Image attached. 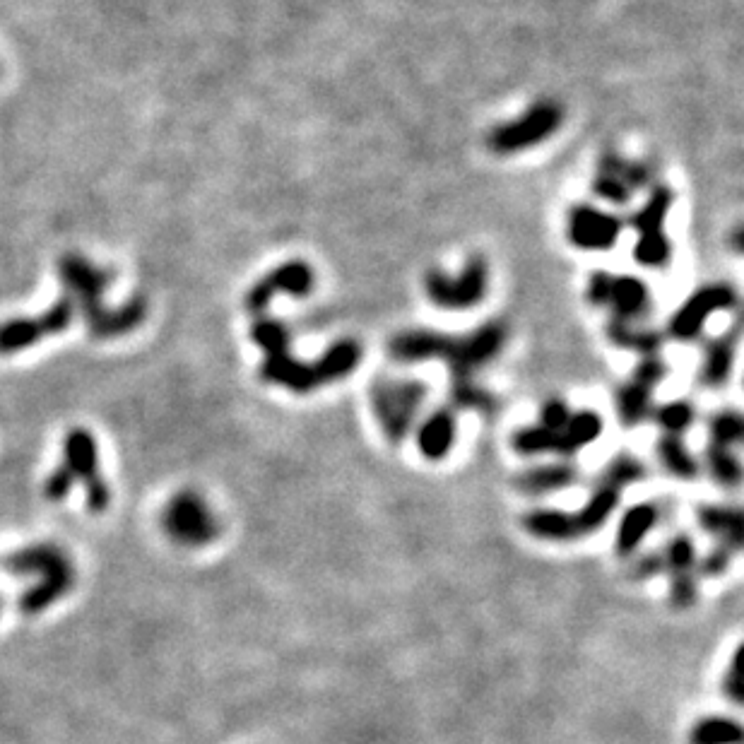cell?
<instances>
[{
  "label": "cell",
  "instance_id": "obj_1",
  "mask_svg": "<svg viewBox=\"0 0 744 744\" xmlns=\"http://www.w3.org/2000/svg\"><path fill=\"white\" fill-rule=\"evenodd\" d=\"M58 277H61L66 294L75 301V309L85 318L87 333L94 340H114L133 333L147 316V301L143 297H131L116 309L104 304V294L109 289L114 273L99 268L82 253H66L58 261Z\"/></svg>",
  "mask_w": 744,
  "mask_h": 744
},
{
  "label": "cell",
  "instance_id": "obj_2",
  "mask_svg": "<svg viewBox=\"0 0 744 744\" xmlns=\"http://www.w3.org/2000/svg\"><path fill=\"white\" fill-rule=\"evenodd\" d=\"M509 330L504 323H484L475 333L453 338V335L431 333V330H405L391 340V354L400 362H427L444 359L453 381L472 379L477 369L504 350Z\"/></svg>",
  "mask_w": 744,
  "mask_h": 744
},
{
  "label": "cell",
  "instance_id": "obj_3",
  "mask_svg": "<svg viewBox=\"0 0 744 744\" xmlns=\"http://www.w3.org/2000/svg\"><path fill=\"white\" fill-rule=\"evenodd\" d=\"M369 398L383 434L388 436L391 444H400L410 434L412 424L422 410L427 386L415 379H376Z\"/></svg>",
  "mask_w": 744,
  "mask_h": 744
},
{
  "label": "cell",
  "instance_id": "obj_4",
  "mask_svg": "<svg viewBox=\"0 0 744 744\" xmlns=\"http://www.w3.org/2000/svg\"><path fill=\"white\" fill-rule=\"evenodd\" d=\"M162 530L181 547H205L220 535V521L196 489H181L162 509Z\"/></svg>",
  "mask_w": 744,
  "mask_h": 744
},
{
  "label": "cell",
  "instance_id": "obj_5",
  "mask_svg": "<svg viewBox=\"0 0 744 744\" xmlns=\"http://www.w3.org/2000/svg\"><path fill=\"white\" fill-rule=\"evenodd\" d=\"M75 316H78L75 301L68 294H63L61 299L53 301L49 309L41 311L39 316L8 318V321L0 323V357L25 352L44 338L66 333L70 323L75 321Z\"/></svg>",
  "mask_w": 744,
  "mask_h": 744
},
{
  "label": "cell",
  "instance_id": "obj_6",
  "mask_svg": "<svg viewBox=\"0 0 744 744\" xmlns=\"http://www.w3.org/2000/svg\"><path fill=\"white\" fill-rule=\"evenodd\" d=\"M564 121V111L557 102H537L530 106L521 118L509 123H501L489 133L487 145L496 155H513V152L528 150L545 143L559 131Z\"/></svg>",
  "mask_w": 744,
  "mask_h": 744
},
{
  "label": "cell",
  "instance_id": "obj_7",
  "mask_svg": "<svg viewBox=\"0 0 744 744\" xmlns=\"http://www.w3.org/2000/svg\"><path fill=\"white\" fill-rule=\"evenodd\" d=\"M489 287V268L487 261L480 256H472L460 275H446L441 270H431L424 277V289L431 304L448 311H465L480 304Z\"/></svg>",
  "mask_w": 744,
  "mask_h": 744
},
{
  "label": "cell",
  "instance_id": "obj_8",
  "mask_svg": "<svg viewBox=\"0 0 744 744\" xmlns=\"http://www.w3.org/2000/svg\"><path fill=\"white\" fill-rule=\"evenodd\" d=\"M314 270L301 261H289L280 268H275L273 273H268L256 282L246 292L244 306L251 314H263L268 309V304L273 301L277 294H287V297H306L314 289Z\"/></svg>",
  "mask_w": 744,
  "mask_h": 744
},
{
  "label": "cell",
  "instance_id": "obj_9",
  "mask_svg": "<svg viewBox=\"0 0 744 744\" xmlns=\"http://www.w3.org/2000/svg\"><path fill=\"white\" fill-rule=\"evenodd\" d=\"M737 304V294L730 285H708L694 292L692 297L679 306V311L672 316L670 333L677 340H692L701 333L704 323L716 311L732 309Z\"/></svg>",
  "mask_w": 744,
  "mask_h": 744
},
{
  "label": "cell",
  "instance_id": "obj_10",
  "mask_svg": "<svg viewBox=\"0 0 744 744\" xmlns=\"http://www.w3.org/2000/svg\"><path fill=\"white\" fill-rule=\"evenodd\" d=\"M622 220L610 212H602L590 205H578L569 212V241L581 251H607L617 244L622 234Z\"/></svg>",
  "mask_w": 744,
  "mask_h": 744
},
{
  "label": "cell",
  "instance_id": "obj_11",
  "mask_svg": "<svg viewBox=\"0 0 744 744\" xmlns=\"http://www.w3.org/2000/svg\"><path fill=\"white\" fill-rule=\"evenodd\" d=\"M261 376L263 381L275 383V386H282L294 393H311L328 383L326 371H323L318 359L316 362H299L289 350L268 354L261 364Z\"/></svg>",
  "mask_w": 744,
  "mask_h": 744
},
{
  "label": "cell",
  "instance_id": "obj_12",
  "mask_svg": "<svg viewBox=\"0 0 744 744\" xmlns=\"http://www.w3.org/2000/svg\"><path fill=\"white\" fill-rule=\"evenodd\" d=\"M68 564L73 562H70L66 549L53 545V542H37V545L15 549V552L0 557V569L17 578L49 576L51 571L63 569Z\"/></svg>",
  "mask_w": 744,
  "mask_h": 744
},
{
  "label": "cell",
  "instance_id": "obj_13",
  "mask_svg": "<svg viewBox=\"0 0 744 744\" xmlns=\"http://www.w3.org/2000/svg\"><path fill=\"white\" fill-rule=\"evenodd\" d=\"M63 465L73 472L75 482H82L85 489L104 480L102 470H99L97 439L90 429L75 427L68 431L66 439H63Z\"/></svg>",
  "mask_w": 744,
  "mask_h": 744
},
{
  "label": "cell",
  "instance_id": "obj_14",
  "mask_svg": "<svg viewBox=\"0 0 744 744\" xmlns=\"http://www.w3.org/2000/svg\"><path fill=\"white\" fill-rule=\"evenodd\" d=\"M73 586H75V566L68 564V566H63V569L51 571L49 576L37 578V583L29 586L25 593H22L17 607H20V612L25 614V617H37V614L46 612L49 607L56 605L58 600L66 598L70 590H73Z\"/></svg>",
  "mask_w": 744,
  "mask_h": 744
},
{
  "label": "cell",
  "instance_id": "obj_15",
  "mask_svg": "<svg viewBox=\"0 0 744 744\" xmlns=\"http://www.w3.org/2000/svg\"><path fill=\"white\" fill-rule=\"evenodd\" d=\"M456 436V415H453V410L444 407V410L431 412L422 422V427L417 429V446L422 456H427L429 460H441L448 456V451L456 444Z\"/></svg>",
  "mask_w": 744,
  "mask_h": 744
},
{
  "label": "cell",
  "instance_id": "obj_16",
  "mask_svg": "<svg viewBox=\"0 0 744 744\" xmlns=\"http://www.w3.org/2000/svg\"><path fill=\"white\" fill-rule=\"evenodd\" d=\"M648 304H651V292L643 285L639 277L631 275H612L610 294H607V304L614 311V318L622 321H634L646 314Z\"/></svg>",
  "mask_w": 744,
  "mask_h": 744
},
{
  "label": "cell",
  "instance_id": "obj_17",
  "mask_svg": "<svg viewBox=\"0 0 744 744\" xmlns=\"http://www.w3.org/2000/svg\"><path fill=\"white\" fill-rule=\"evenodd\" d=\"M578 480V470L569 463H552L530 468L513 477V484L525 494H549L571 487Z\"/></svg>",
  "mask_w": 744,
  "mask_h": 744
},
{
  "label": "cell",
  "instance_id": "obj_18",
  "mask_svg": "<svg viewBox=\"0 0 744 744\" xmlns=\"http://www.w3.org/2000/svg\"><path fill=\"white\" fill-rule=\"evenodd\" d=\"M617 506H619V489L607 487V484H598V489H595V494L590 496L588 504L583 506L581 511L571 513V525H574L576 540L578 537L600 530Z\"/></svg>",
  "mask_w": 744,
  "mask_h": 744
},
{
  "label": "cell",
  "instance_id": "obj_19",
  "mask_svg": "<svg viewBox=\"0 0 744 744\" xmlns=\"http://www.w3.org/2000/svg\"><path fill=\"white\" fill-rule=\"evenodd\" d=\"M696 521H699L701 530L706 533L718 535L723 540V545H730L732 549L740 552L742 547V513L735 506H699L696 511Z\"/></svg>",
  "mask_w": 744,
  "mask_h": 744
},
{
  "label": "cell",
  "instance_id": "obj_20",
  "mask_svg": "<svg viewBox=\"0 0 744 744\" xmlns=\"http://www.w3.org/2000/svg\"><path fill=\"white\" fill-rule=\"evenodd\" d=\"M660 513L653 504H636L624 513L617 528V552L629 557L636 547L641 545L646 533H651L658 523Z\"/></svg>",
  "mask_w": 744,
  "mask_h": 744
},
{
  "label": "cell",
  "instance_id": "obj_21",
  "mask_svg": "<svg viewBox=\"0 0 744 744\" xmlns=\"http://www.w3.org/2000/svg\"><path fill=\"white\" fill-rule=\"evenodd\" d=\"M602 434V417L598 412H571L564 429L557 431L559 436V456H574L593 444Z\"/></svg>",
  "mask_w": 744,
  "mask_h": 744
},
{
  "label": "cell",
  "instance_id": "obj_22",
  "mask_svg": "<svg viewBox=\"0 0 744 744\" xmlns=\"http://www.w3.org/2000/svg\"><path fill=\"white\" fill-rule=\"evenodd\" d=\"M735 342V335H725V338L713 340L706 347L704 364H701L699 371V381L704 386L720 388L730 379L732 364H735Z\"/></svg>",
  "mask_w": 744,
  "mask_h": 744
},
{
  "label": "cell",
  "instance_id": "obj_23",
  "mask_svg": "<svg viewBox=\"0 0 744 744\" xmlns=\"http://www.w3.org/2000/svg\"><path fill=\"white\" fill-rule=\"evenodd\" d=\"M523 528L537 540L552 542H569L576 540L574 525H571V513L554 511V509H537L523 516Z\"/></svg>",
  "mask_w": 744,
  "mask_h": 744
},
{
  "label": "cell",
  "instance_id": "obj_24",
  "mask_svg": "<svg viewBox=\"0 0 744 744\" xmlns=\"http://www.w3.org/2000/svg\"><path fill=\"white\" fill-rule=\"evenodd\" d=\"M658 458L672 475L679 480H696L699 477V460L692 456L682 436L663 434L658 441Z\"/></svg>",
  "mask_w": 744,
  "mask_h": 744
},
{
  "label": "cell",
  "instance_id": "obj_25",
  "mask_svg": "<svg viewBox=\"0 0 744 744\" xmlns=\"http://www.w3.org/2000/svg\"><path fill=\"white\" fill-rule=\"evenodd\" d=\"M619 164H622V157L614 155V152L602 157L598 176H595V193H598L600 198L610 200V203L622 205L631 198L634 188H631L627 179L622 176V169H619Z\"/></svg>",
  "mask_w": 744,
  "mask_h": 744
},
{
  "label": "cell",
  "instance_id": "obj_26",
  "mask_svg": "<svg viewBox=\"0 0 744 744\" xmlns=\"http://www.w3.org/2000/svg\"><path fill=\"white\" fill-rule=\"evenodd\" d=\"M651 395L653 388L631 379L624 383L617 393V412L624 427H639L643 419L651 412Z\"/></svg>",
  "mask_w": 744,
  "mask_h": 744
},
{
  "label": "cell",
  "instance_id": "obj_27",
  "mask_svg": "<svg viewBox=\"0 0 744 744\" xmlns=\"http://www.w3.org/2000/svg\"><path fill=\"white\" fill-rule=\"evenodd\" d=\"M670 208H672V191L665 186H658L651 191V198L646 200V205L629 217V224L639 234L663 232Z\"/></svg>",
  "mask_w": 744,
  "mask_h": 744
},
{
  "label": "cell",
  "instance_id": "obj_28",
  "mask_svg": "<svg viewBox=\"0 0 744 744\" xmlns=\"http://www.w3.org/2000/svg\"><path fill=\"white\" fill-rule=\"evenodd\" d=\"M692 744H742V728L732 718H701L689 735Z\"/></svg>",
  "mask_w": 744,
  "mask_h": 744
},
{
  "label": "cell",
  "instance_id": "obj_29",
  "mask_svg": "<svg viewBox=\"0 0 744 744\" xmlns=\"http://www.w3.org/2000/svg\"><path fill=\"white\" fill-rule=\"evenodd\" d=\"M607 335L614 345L627 347V350L641 352V354H653L660 347V335L651 333V330H639L631 326V321H622V318H614L607 328Z\"/></svg>",
  "mask_w": 744,
  "mask_h": 744
},
{
  "label": "cell",
  "instance_id": "obj_30",
  "mask_svg": "<svg viewBox=\"0 0 744 744\" xmlns=\"http://www.w3.org/2000/svg\"><path fill=\"white\" fill-rule=\"evenodd\" d=\"M513 451L521 456H537V453H557L559 456V439L557 431L535 424V427H523L511 436Z\"/></svg>",
  "mask_w": 744,
  "mask_h": 744
},
{
  "label": "cell",
  "instance_id": "obj_31",
  "mask_svg": "<svg viewBox=\"0 0 744 744\" xmlns=\"http://www.w3.org/2000/svg\"><path fill=\"white\" fill-rule=\"evenodd\" d=\"M665 571L670 578H682V576H694L696 566V547L689 535H677L663 552Z\"/></svg>",
  "mask_w": 744,
  "mask_h": 744
},
{
  "label": "cell",
  "instance_id": "obj_32",
  "mask_svg": "<svg viewBox=\"0 0 744 744\" xmlns=\"http://www.w3.org/2000/svg\"><path fill=\"white\" fill-rule=\"evenodd\" d=\"M706 465L708 472L713 475V480L723 487H737L742 480V468L737 463V458L732 456V451L728 446H718L711 444L706 448Z\"/></svg>",
  "mask_w": 744,
  "mask_h": 744
},
{
  "label": "cell",
  "instance_id": "obj_33",
  "mask_svg": "<svg viewBox=\"0 0 744 744\" xmlns=\"http://www.w3.org/2000/svg\"><path fill=\"white\" fill-rule=\"evenodd\" d=\"M694 405L687 400H675V403H665L653 410V419L665 434L682 436V431H687L694 424Z\"/></svg>",
  "mask_w": 744,
  "mask_h": 744
},
{
  "label": "cell",
  "instance_id": "obj_34",
  "mask_svg": "<svg viewBox=\"0 0 744 744\" xmlns=\"http://www.w3.org/2000/svg\"><path fill=\"white\" fill-rule=\"evenodd\" d=\"M251 338L265 352V357L289 350V330L275 318H258L251 326Z\"/></svg>",
  "mask_w": 744,
  "mask_h": 744
},
{
  "label": "cell",
  "instance_id": "obj_35",
  "mask_svg": "<svg viewBox=\"0 0 744 744\" xmlns=\"http://www.w3.org/2000/svg\"><path fill=\"white\" fill-rule=\"evenodd\" d=\"M670 256L672 246L665 232L639 234V241H636L634 248V258L641 265H646V268H663V265L670 263Z\"/></svg>",
  "mask_w": 744,
  "mask_h": 744
},
{
  "label": "cell",
  "instance_id": "obj_36",
  "mask_svg": "<svg viewBox=\"0 0 744 744\" xmlns=\"http://www.w3.org/2000/svg\"><path fill=\"white\" fill-rule=\"evenodd\" d=\"M451 405L456 410H494V400L484 388L472 383V379H460L451 383Z\"/></svg>",
  "mask_w": 744,
  "mask_h": 744
},
{
  "label": "cell",
  "instance_id": "obj_37",
  "mask_svg": "<svg viewBox=\"0 0 744 744\" xmlns=\"http://www.w3.org/2000/svg\"><path fill=\"white\" fill-rule=\"evenodd\" d=\"M708 431H711V444L728 446V448L732 444H737V441H742V434H744V422H742L740 412H735V410L718 412V415L711 419V424H708Z\"/></svg>",
  "mask_w": 744,
  "mask_h": 744
},
{
  "label": "cell",
  "instance_id": "obj_38",
  "mask_svg": "<svg viewBox=\"0 0 744 744\" xmlns=\"http://www.w3.org/2000/svg\"><path fill=\"white\" fill-rule=\"evenodd\" d=\"M643 472L646 470H643V465L634 456H619L607 465L600 484H607V487H614L622 492V487H627V484L639 482L643 477Z\"/></svg>",
  "mask_w": 744,
  "mask_h": 744
},
{
  "label": "cell",
  "instance_id": "obj_39",
  "mask_svg": "<svg viewBox=\"0 0 744 744\" xmlns=\"http://www.w3.org/2000/svg\"><path fill=\"white\" fill-rule=\"evenodd\" d=\"M75 484L78 482H75L73 472L61 463L58 468H53L49 472V477H46V482H44L46 501H51V504H63V501L70 496V492H73Z\"/></svg>",
  "mask_w": 744,
  "mask_h": 744
},
{
  "label": "cell",
  "instance_id": "obj_40",
  "mask_svg": "<svg viewBox=\"0 0 744 744\" xmlns=\"http://www.w3.org/2000/svg\"><path fill=\"white\" fill-rule=\"evenodd\" d=\"M735 554H737V549H732L730 545H723V542H720L718 547H713L711 552L706 554L704 562H701V574H706L711 578L725 574Z\"/></svg>",
  "mask_w": 744,
  "mask_h": 744
},
{
  "label": "cell",
  "instance_id": "obj_41",
  "mask_svg": "<svg viewBox=\"0 0 744 744\" xmlns=\"http://www.w3.org/2000/svg\"><path fill=\"white\" fill-rule=\"evenodd\" d=\"M665 374H667V369H665L663 359H658L655 354H646V359H643V362L636 366V371H634V376H631V379L643 383V386H648V388H655L660 381L665 379Z\"/></svg>",
  "mask_w": 744,
  "mask_h": 744
},
{
  "label": "cell",
  "instance_id": "obj_42",
  "mask_svg": "<svg viewBox=\"0 0 744 744\" xmlns=\"http://www.w3.org/2000/svg\"><path fill=\"white\" fill-rule=\"evenodd\" d=\"M696 581L694 576H682V578H672L670 581V602L679 610L684 607H692L696 602Z\"/></svg>",
  "mask_w": 744,
  "mask_h": 744
},
{
  "label": "cell",
  "instance_id": "obj_43",
  "mask_svg": "<svg viewBox=\"0 0 744 744\" xmlns=\"http://www.w3.org/2000/svg\"><path fill=\"white\" fill-rule=\"evenodd\" d=\"M569 417H571V410L564 400H547L540 412V424L552 431H559V429H564V424L569 422Z\"/></svg>",
  "mask_w": 744,
  "mask_h": 744
},
{
  "label": "cell",
  "instance_id": "obj_44",
  "mask_svg": "<svg viewBox=\"0 0 744 744\" xmlns=\"http://www.w3.org/2000/svg\"><path fill=\"white\" fill-rule=\"evenodd\" d=\"M723 692L728 694L730 699L735 701V704H742V692H744V684H742V648L735 653V658H732L730 670L725 672Z\"/></svg>",
  "mask_w": 744,
  "mask_h": 744
},
{
  "label": "cell",
  "instance_id": "obj_45",
  "mask_svg": "<svg viewBox=\"0 0 744 744\" xmlns=\"http://www.w3.org/2000/svg\"><path fill=\"white\" fill-rule=\"evenodd\" d=\"M111 504V487L106 480L94 482L92 487L85 489V506L92 513H104Z\"/></svg>",
  "mask_w": 744,
  "mask_h": 744
},
{
  "label": "cell",
  "instance_id": "obj_46",
  "mask_svg": "<svg viewBox=\"0 0 744 744\" xmlns=\"http://www.w3.org/2000/svg\"><path fill=\"white\" fill-rule=\"evenodd\" d=\"M663 571H665L663 552H651L634 564L631 574H634V578H653V576L663 574Z\"/></svg>",
  "mask_w": 744,
  "mask_h": 744
},
{
  "label": "cell",
  "instance_id": "obj_47",
  "mask_svg": "<svg viewBox=\"0 0 744 744\" xmlns=\"http://www.w3.org/2000/svg\"><path fill=\"white\" fill-rule=\"evenodd\" d=\"M0 610H3V598H0Z\"/></svg>",
  "mask_w": 744,
  "mask_h": 744
}]
</instances>
